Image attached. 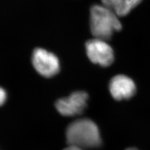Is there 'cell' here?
<instances>
[{
	"mask_svg": "<svg viewBox=\"0 0 150 150\" xmlns=\"http://www.w3.org/2000/svg\"><path fill=\"white\" fill-rule=\"evenodd\" d=\"M66 138L69 145L80 148H93L101 143L99 128L95 122L82 118L69 124L66 131Z\"/></svg>",
	"mask_w": 150,
	"mask_h": 150,
	"instance_id": "obj_1",
	"label": "cell"
},
{
	"mask_svg": "<svg viewBox=\"0 0 150 150\" xmlns=\"http://www.w3.org/2000/svg\"><path fill=\"white\" fill-rule=\"evenodd\" d=\"M122 25L116 14L104 5L95 4L90 11V28L96 38L110 39L114 33L121 30Z\"/></svg>",
	"mask_w": 150,
	"mask_h": 150,
	"instance_id": "obj_2",
	"label": "cell"
},
{
	"mask_svg": "<svg viewBox=\"0 0 150 150\" xmlns=\"http://www.w3.org/2000/svg\"><path fill=\"white\" fill-rule=\"evenodd\" d=\"M31 62L36 71L44 77L51 78L59 71V59L45 49L36 48L33 52Z\"/></svg>",
	"mask_w": 150,
	"mask_h": 150,
	"instance_id": "obj_3",
	"label": "cell"
},
{
	"mask_svg": "<svg viewBox=\"0 0 150 150\" xmlns=\"http://www.w3.org/2000/svg\"><path fill=\"white\" fill-rule=\"evenodd\" d=\"M85 47L88 57L93 63L106 67L114 62V51L105 40L98 38L88 40Z\"/></svg>",
	"mask_w": 150,
	"mask_h": 150,
	"instance_id": "obj_4",
	"label": "cell"
},
{
	"mask_svg": "<svg viewBox=\"0 0 150 150\" xmlns=\"http://www.w3.org/2000/svg\"><path fill=\"white\" fill-rule=\"evenodd\" d=\"M88 95L84 91H78L69 96L56 101L55 107L61 115L74 116L81 114L87 105Z\"/></svg>",
	"mask_w": 150,
	"mask_h": 150,
	"instance_id": "obj_5",
	"label": "cell"
},
{
	"mask_svg": "<svg viewBox=\"0 0 150 150\" xmlns=\"http://www.w3.org/2000/svg\"><path fill=\"white\" fill-rule=\"evenodd\" d=\"M109 90L112 98L120 101L132 97L137 88L132 79L124 74H118L110 80Z\"/></svg>",
	"mask_w": 150,
	"mask_h": 150,
	"instance_id": "obj_6",
	"label": "cell"
},
{
	"mask_svg": "<svg viewBox=\"0 0 150 150\" xmlns=\"http://www.w3.org/2000/svg\"><path fill=\"white\" fill-rule=\"evenodd\" d=\"M103 5L110 9L117 16L127 15L142 0H101Z\"/></svg>",
	"mask_w": 150,
	"mask_h": 150,
	"instance_id": "obj_7",
	"label": "cell"
},
{
	"mask_svg": "<svg viewBox=\"0 0 150 150\" xmlns=\"http://www.w3.org/2000/svg\"><path fill=\"white\" fill-rule=\"evenodd\" d=\"M7 98V94L3 88L0 87V106L3 105L5 103Z\"/></svg>",
	"mask_w": 150,
	"mask_h": 150,
	"instance_id": "obj_8",
	"label": "cell"
},
{
	"mask_svg": "<svg viewBox=\"0 0 150 150\" xmlns=\"http://www.w3.org/2000/svg\"><path fill=\"white\" fill-rule=\"evenodd\" d=\"M63 150H83V149L80 148L77 146H71V145H69V146Z\"/></svg>",
	"mask_w": 150,
	"mask_h": 150,
	"instance_id": "obj_9",
	"label": "cell"
},
{
	"mask_svg": "<svg viewBox=\"0 0 150 150\" xmlns=\"http://www.w3.org/2000/svg\"><path fill=\"white\" fill-rule=\"evenodd\" d=\"M126 150H138L137 149H136V148H128V149H126Z\"/></svg>",
	"mask_w": 150,
	"mask_h": 150,
	"instance_id": "obj_10",
	"label": "cell"
}]
</instances>
